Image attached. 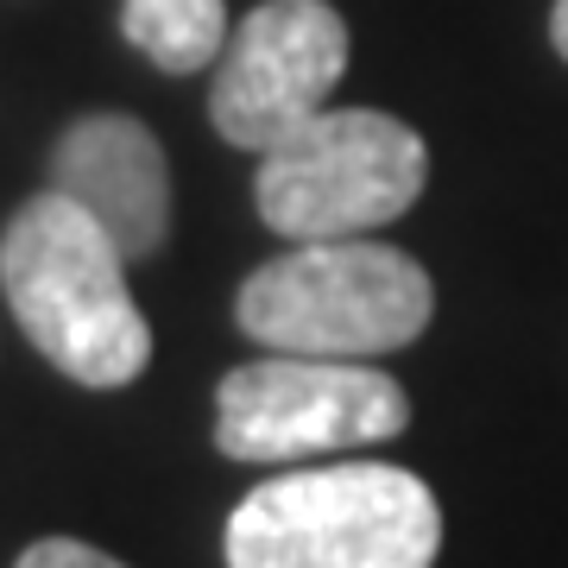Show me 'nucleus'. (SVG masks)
Returning a JSON list of instances; mask_svg holds the SVG:
<instances>
[{"label":"nucleus","instance_id":"nucleus-1","mask_svg":"<svg viewBox=\"0 0 568 568\" xmlns=\"http://www.w3.org/2000/svg\"><path fill=\"white\" fill-rule=\"evenodd\" d=\"M0 291L26 342L77 386H133L152 361V328L126 291V253L63 190L32 196L7 222Z\"/></svg>","mask_w":568,"mask_h":568},{"label":"nucleus","instance_id":"nucleus-2","mask_svg":"<svg viewBox=\"0 0 568 568\" xmlns=\"http://www.w3.org/2000/svg\"><path fill=\"white\" fill-rule=\"evenodd\" d=\"M222 549L227 568H429L443 506L392 462L291 467L234 506Z\"/></svg>","mask_w":568,"mask_h":568},{"label":"nucleus","instance_id":"nucleus-3","mask_svg":"<svg viewBox=\"0 0 568 568\" xmlns=\"http://www.w3.org/2000/svg\"><path fill=\"white\" fill-rule=\"evenodd\" d=\"M436 316V284L405 246L366 241H291L234 297V323L272 354L373 361L398 354Z\"/></svg>","mask_w":568,"mask_h":568},{"label":"nucleus","instance_id":"nucleus-4","mask_svg":"<svg viewBox=\"0 0 568 568\" xmlns=\"http://www.w3.org/2000/svg\"><path fill=\"white\" fill-rule=\"evenodd\" d=\"M429 183V145L379 108H323L260 152L253 203L284 241H347L398 222Z\"/></svg>","mask_w":568,"mask_h":568},{"label":"nucleus","instance_id":"nucleus-5","mask_svg":"<svg viewBox=\"0 0 568 568\" xmlns=\"http://www.w3.org/2000/svg\"><path fill=\"white\" fill-rule=\"evenodd\" d=\"M410 424L405 386L366 361L272 354L234 366L215 392V448L227 462H304L392 443Z\"/></svg>","mask_w":568,"mask_h":568},{"label":"nucleus","instance_id":"nucleus-6","mask_svg":"<svg viewBox=\"0 0 568 568\" xmlns=\"http://www.w3.org/2000/svg\"><path fill=\"white\" fill-rule=\"evenodd\" d=\"M347 70V20L328 0H260L215 63L209 121L227 145L265 152L323 114Z\"/></svg>","mask_w":568,"mask_h":568},{"label":"nucleus","instance_id":"nucleus-7","mask_svg":"<svg viewBox=\"0 0 568 568\" xmlns=\"http://www.w3.org/2000/svg\"><path fill=\"white\" fill-rule=\"evenodd\" d=\"M51 190L89 209L126 260H152L171 234V171L133 114H82L51 152Z\"/></svg>","mask_w":568,"mask_h":568},{"label":"nucleus","instance_id":"nucleus-8","mask_svg":"<svg viewBox=\"0 0 568 568\" xmlns=\"http://www.w3.org/2000/svg\"><path fill=\"white\" fill-rule=\"evenodd\" d=\"M121 32L159 70L190 77L227 51V7L222 0H121Z\"/></svg>","mask_w":568,"mask_h":568},{"label":"nucleus","instance_id":"nucleus-9","mask_svg":"<svg viewBox=\"0 0 568 568\" xmlns=\"http://www.w3.org/2000/svg\"><path fill=\"white\" fill-rule=\"evenodd\" d=\"M13 568H126V562H114V556L95 549V544H77V537H39Z\"/></svg>","mask_w":568,"mask_h":568},{"label":"nucleus","instance_id":"nucleus-10","mask_svg":"<svg viewBox=\"0 0 568 568\" xmlns=\"http://www.w3.org/2000/svg\"><path fill=\"white\" fill-rule=\"evenodd\" d=\"M549 39H556V51L568 58V0H556V13H549Z\"/></svg>","mask_w":568,"mask_h":568}]
</instances>
